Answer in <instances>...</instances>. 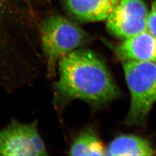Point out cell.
<instances>
[{"instance_id":"obj_1","label":"cell","mask_w":156,"mask_h":156,"mask_svg":"<svg viewBox=\"0 0 156 156\" xmlns=\"http://www.w3.org/2000/svg\"><path fill=\"white\" fill-rule=\"evenodd\" d=\"M56 90L66 100L79 99L103 104L120 95V90L106 65L91 50L77 49L58 62Z\"/></svg>"},{"instance_id":"obj_2","label":"cell","mask_w":156,"mask_h":156,"mask_svg":"<svg viewBox=\"0 0 156 156\" xmlns=\"http://www.w3.org/2000/svg\"><path fill=\"white\" fill-rule=\"evenodd\" d=\"M122 64L131 94L126 123L142 125L156 101V62L128 60Z\"/></svg>"},{"instance_id":"obj_3","label":"cell","mask_w":156,"mask_h":156,"mask_svg":"<svg viewBox=\"0 0 156 156\" xmlns=\"http://www.w3.org/2000/svg\"><path fill=\"white\" fill-rule=\"evenodd\" d=\"M41 38L48 71L49 74L53 75L57 62L83 45L87 36L82 28L65 17L53 15L42 23Z\"/></svg>"},{"instance_id":"obj_4","label":"cell","mask_w":156,"mask_h":156,"mask_svg":"<svg viewBox=\"0 0 156 156\" xmlns=\"http://www.w3.org/2000/svg\"><path fill=\"white\" fill-rule=\"evenodd\" d=\"M48 152L39 135L37 123L13 120L0 129V156H47Z\"/></svg>"},{"instance_id":"obj_5","label":"cell","mask_w":156,"mask_h":156,"mask_svg":"<svg viewBox=\"0 0 156 156\" xmlns=\"http://www.w3.org/2000/svg\"><path fill=\"white\" fill-rule=\"evenodd\" d=\"M148 15L142 0H120L107 18L106 26L112 34L126 39L147 30Z\"/></svg>"},{"instance_id":"obj_6","label":"cell","mask_w":156,"mask_h":156,"mask_svg":"<svg viewBox=\"0 0 156 156\" xmlns=\"http://www.w3.org/2000/svg\"><path fill=\"white\" fill-rule=\"evenodd\" d=\"M116 51L122 60L156 62V38L146 30L124 39Z\"/></svg>"},{"instance_id":"obj_7","label":"cell","mask_w":156,"mask_h":156,"mask_svg":"<svg viewBox=\"0 0 156 156\" xmlns=\"http://www.w3.org/2000/svg\"><path fill=\"white\" fill-rule=\"evenodd\" d=\"M120 0H64L67 9L80 20L98 22L107 19Z\"/></svg>"},{"instance_id":"obj_8","label":"cell","mask_w":156,"mask_h":156,"mask_svg":"<svg viewBox=\"0 0 156 156\" xmlns=\"http://www.w3.org/2000/svg\"><path fill=\"white\" fill-rule=\"evenodd\" d=\"M156 154L147 140L133 135H123L109 145L105 156H154Z\"/></svg>"},{"instance_id":"obj_9","label":"cell","mask_w":156,"mask_h":156,"mask_svg":"<svg viewBox=\"0 0 156 156\" xmlns=\"http://www.w3.org/2000/svg\"><path fill=\"white\" fill-rule=\"evenodd\" d=\"M105 149L96 135L89 131L80 134L74 140L69 154L71 156H105Z\"/></svg>"},{"instance_id":"obj_10","label":"cell","mask_w":156,"mask_h":156,"mask_svg":"<svg viewBox=\"0 0 156 156\" xmlns=\"http://www.w3.org/2000/svg\"><path fill=\"white\" fill-rule=\"evenodd\" d=\"M147 30L156 38V1H154L149 13L147 19Z\"/></svg>"},{"instance_id":"obj_11","label":"cell","mask_w":156,"mask_h":156,"mask_svg":"<svg viewBox=\"0 0 156 156\" xmlns=\"http://www.w3.org/2000/svg\"><path fill=\"white\" fill-rule=\"evenodd\" d=\"M48 1H49V0H48Z\"/></svg>"}]
</instances>
